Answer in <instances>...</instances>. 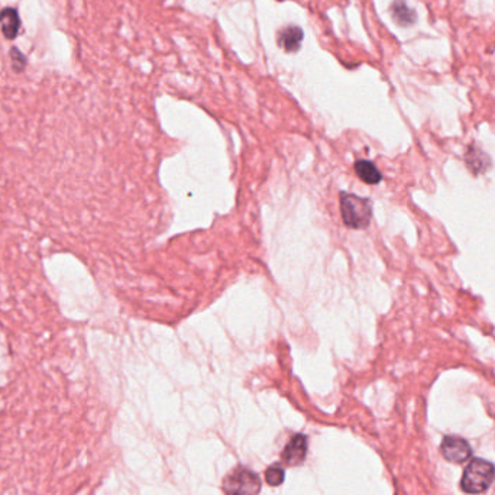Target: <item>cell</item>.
<instances>
[{"instance_id":"6da1fadb","label":"cell","mask_w":495,"mask_h":495,"mask_svg":"<svg viewBox=\"0 0 495 495\" xmlns=\"http://www.w3.org/2000/svg\"><path fill=\"white\" fill-rule=\"evenodd\" d=\"M341 215L344 223L349 229H365L372 219V202L357 194L342 191L341 196Z\"/></svg>"},{"instance_id":"7a4b0ae2","label":"cell","mask_w":495,"mask_h":495,"mask_svg":"<svg viewBox=\"0 0 495 495\" xmlns=\"http://www.w3.org/2000/svg\"><path fill=\"white\" fill-rule=\"evenodd\" d=\"M495 478V466L481 458H475L465 468L461 488L466 494H481L489 488Z\"/></svg>"},{"instance_id":"3957f363","label":"cell","mask_w":495,"mask_h":495,"mask_svg":"<svg viewBox=\"0 0 495 495\" xmlns=\"http://www.w3.org/2000/svg\"><path fill=\"white\" fill-rule=\"evenodd\" d=\"M226 495H257L261 491V478L257 472L238 466L223 479Z\"/></svg>"},{"instance_id":"277c9868","label":"cell","mask_w":495,"mask_h":495,"mask_svg":"<svg viewBox=\"0 0 495 495\" xmlns=\"http://www.w3.org/2000/svg\"><path fill=\"white\" fill-rule=\"evenodd\" d=\"M441 449L443 456L454 463H463L472 455L471 445L458 436H446Z\"/></svg>"},{"instance_id":"5b68a950","label":"cell","mask_w":495,"mask_h":495,"mask_svg":"<svg viewBox=\"0 0 495 495\" xmlns=\"http://www.w3.org/2000/svg\"><path fill=\"white\" fill-rule=\"evenodd\" d=\"M307 436L303 433H297L291 437V441L286 445L282 450V461L290 466L302 465L307 456Z\"/></svg>"},{"instance_id":"8992f818","label":"cell","mask_w":495,"mask_h":495,"mask_svg":"<svg viewBox=\"0 0 495 495\" xmlns=\"http://www.w3.org/2000/svg\"><path fill=\"white\" fill-rule=\"evenodd\" d=\"M0 28L8 39L17 38L21 30V19L18 12L12 8H5L0 12Z\"/></svg>"},{"instance_id":"52a82bcc","label":"cell","mask_w":495,"mask_h":495,"mask_svg":"<svg viewBox=\"0 0 495 495\" xmlns=\"http://www.w3.org/2000/svg\"><path fill=\"white\" fill-rule=\"evenodd\" d=\"M391 17L400 26H410L417 21V13L404 0H394L391 5Z\"/></svg>"},{"instance_id":"ba28073f","label":"cell","mask_w":495,"mask_h":495,"mask_svg":"<svg viewBox=\"0 0 495 495\" xmlns=\"http://www.w3.org/2000/svg\"><path fill=\"white\" fill-rule=\"evenodd\" d=\"M303 31L299 26H287L280 32V45L288 52H294L300 48L303 42Z\"/></svg>"},{"instance_id":"9c48e42d","label":"cell","mask_w":495,"mask_h":495,"mask_svg":"<svg viewBox=\"0 0 495 495\" xmlns=\"http://www.w3.org/2000/svg\"><path fill=\"white\" fill-rule=\"evenodd\" d=\"M355 173L364 182L371 184V186L381 182V180H383V174L379 173L375 164L368 160H359L355 162Z\"/></svg>"},{"instance_id":"30bf717a","label":"cell","mask_w":495,"mask_h":495,"mask_svg":"<svg viewBox=\"0 0 495 495\" xmlns=\"http://www.w3.org/2000/svg\"><path fill=\"white\" fill-rule=\"evenodd\" d=\"M284 479H286V472H284V468L281 466V463H274L265 472V481L268 483V485H271V487L281 485L282 483H284Z\"/></svg>"}]
</instances>
